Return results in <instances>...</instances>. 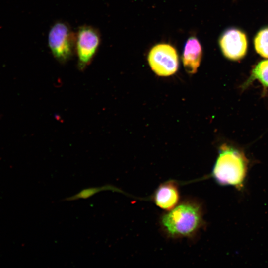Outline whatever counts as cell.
<instances>
[{"label": "cell", "mask_w": 268, "mask_h": 268, "mask_svg": "<svg viewBox=\"0 0 268 268\" xmlns=\"http://www.w3.org/2000/svg\"><path fill=\"white\" fill-rule=\"evenodd\" d=\"M202 223V208L198 203L192 201H184L161 218L163 230L172 238L192 237Z\"/></svg>", "instance_id": "obj_1"}, {"label": "cell", "mask_w": 268, "mask_h": 268, "mask_svg": "<svg viewBox=\"0 0 268 268\" xmlns=\"http://www.w3.org/2000/svg\"><path fill=\"white\" fill-rule=\"evenodd\" d=\"M248 164V160L242 152L223 145L220 147L212 176L219 185L232 186L240 190L244 185Z\"/></svg>", "instance_id": "obj_2"}, {"label": "cell", "mask_w": 268, "mask_h": 268, "mask_svg": "<svg viewBox=\"0 0 268 268\" xmlns=\"http://www.w3.org/2000/svg\"><path fill=\"white\" fill-rule=\"evenodd\" d=\"M76 33L69 24L57 21L51 27L48 35V44L54 58L64 64L75 53Z\"/></svg>", "instance_id": "obj_3"}, {"label": "cell", "mask_w": 268, "mask_h": 268, "mask_svg": "<svg viewBox=\"0 0 268 268\" xmlns=\"http://www.w3.org/2000/svg\"><path fill=\"white\" fill-rule=\"evenodd\" d=\"M101 41L99 30L87 25L80 26L76 33L75 53L79 69L83 70L91 63Z\"/></svg>", "instance_id": "obj_4"}, {"label": "cell", "mask_w": 268, "mask_h": 268, "mask_svg": "<svg viewBox=\"0 0 268 268\" xmlns=\"http://www.w3.org/2000/svg\"><path fill=\"white\" fill-rule=\"evenodd\" d=\"M147 60L153 72L161 76L174 74L179 67L176 49L167 43H159L153 46L148 53Z\"/></svg>", "instance_id": "obj_5"}, {"label": "cell", "mask_w": 268, "mask_h": 268, "mask_svg": "<svg viewBox=\"0 0 268 268\" xmlns=\"http://www.w3.org/2000/svg\"><path fill=\"white\" fill-rule=\"evenodd\" d=\"M219 44L224 56L231 60H238L246 53L247 40L245 34L236 29L225 31L221 36Z\"/></svg>", "instance_id": "obj_6"}, {"label": "cell", "mask_w": 268, "mask_h": 268, "mask_svg": "<svg viewBox=\"0 0 268 268\" xmlns=\"http://www.w3.org/2000/svg\"><path fill=\"white\" fill-rule=\"evenodd\" d=\"M202 56V49L200 42L195 36L190 37L185 43L182 55L183 66L187 73H196Z\"/></svg>", "instance_id": "obj_7"}, {"label": "cell", "mask_w": 268, "mask_h": 268, "mask_svg": "<svg viewBox=\"0 0 268 268\" xmlns=\"http://www.w3.org/2000/svg\"><path fill=\"white\" fill-rule=\"evenodd\" d=\"M153 200L160 208L167 211L172 209L179 200V191L177 183L169 181L161 184L154 194Z\"/></svg>", "instance_id": "obj_8"}, {"label": "cell", "mask_w": 268, "mask_h": 268, "mask_svg": "<svg viewBox=\"0 0 268 268\" xmlns=\"http://www.w3.org/2000/svg\"><path fill=\"white\" fill-rule=\"evenodd\" d=\"M103 191H112L113 192L123 193L122 190L117 188L115 186L111 184H106L101 187H90L83 189L77 194L72 196L66 198L64 199V200L66 201H72L78 200L79 199H86L92 197L100 192Z\"/></svg>", "instance_id": "obj_9"}, {"label": "cell", "mask_w": 268, "mask_h": 268, "mask_svg": "<svg viewBox=\"0 0 268 268\" xmlns=\"http://www.w3.org/2000/svg\"><path fill=\"white\" fill-rule=\"evenodd\" d=\"M256 79L268 87V60L259 62L252 70L249 82Z\"/></svg>", "instance_id": "obj_10"}, {"label": "cell", "mask_w": 268, "mask_h": 268, "mask_svg": "<svg viewBox=\"0 0 268 268\" xmlns=\"http://www.w3.org/2000/svg\"><path fill=\"white\" fill-rule=\"evenodd\" d=\"M254 46L259 55L268 58V28L258 33L254 39Z\"/></svg>", "instance_id": "obj_11"}]
</instances>
